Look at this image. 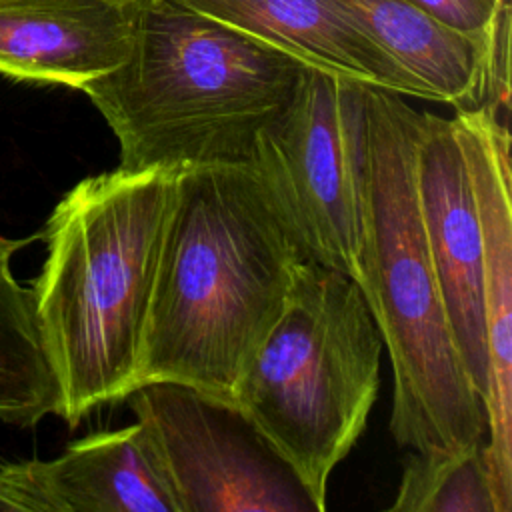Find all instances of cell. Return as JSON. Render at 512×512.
Segmentation results:
<instances>
[{
  "label": "cell",
  "instance_id": "obj_1",
  "mask_svg": "<svg viewBox=\"0 0 512 512\" xmlns=\"http://www.w3.org/2000/svg\"><path fill=\"white\" fill-rule=\"evenodd\" d=\"M304 256L250 166L180 170L154 272L138 386L178 382L230 400L278 322Z\"/></svg>",
  "mask_w": 512,
  "mask_h": 512
},
{
  "label": "cell",
  "instance_id": "obj_2",
  "mask_svg": "<svg viewBox=\"0 0 512 512\" xmlns=\"http://www.w3.org/2000/svg\"><path fill=\"white\" fill-rule=\"evenodd\" d=\"M420 110L360 84L358 284L394 376L390 432L416 452L486 442V404L448 326L420 218L414 142Z\"/></svg>",
  "mask_w": 512,
  "mask_h": 512
},
{
  "label": "cell",
  "instance_id": "obj_3",
  "mask_svg": "<svg viewBox=\"0 0 512 512\" xmlns=\"http://www.w3.org/2000/svg\"><path fill=\"white\" fill-rule=\"evenodd\" d=\"M176 174L124 170L70 188L46 220V260L32 302L70 428L124 402L138 362Z\"/></svg>",
  "mask_w": 512,
  "mask_h": 512
},
{
  "label": "cell",
  "instance_id": "obj_4",
  "mask_svg": "<svg viewBox=\"0 0 512 512\" xmlns=\"http://www.w3.org/2000/svg\"><path fill=\"white\" fill-rule=\"evenodd\" d=\"M306 64L166 0H140L126 58L82 92L120 146V168L248 166L254 140Z\"/></svg>",
  "mask_w": 512,
  "mask_h": 512
},
{
  "label": "cell",
  "instance_id": "obj_5",
  "mask_svg": "<svg viewBox=\"0 0 512 512\" xmlns=\"http://www.w3.org/2000/svg\"><path fill=\"white\" fill-rule=\"evenodd\" d=\"M382 338L358 284L308 256L230 402L288 464L316 510L362 436L380 386Z\"/></svg>",
  "mask_w": 512,
  "mask_h": 512
},
{
  "label": "cell",
  "instance_id": "obj_6",
  "mask_svg": "<svg viewBox=\"0 0 512 512\" xmlns=\"http://www.w3.org/2000/svg\"><path fill=\"white\" fill-rule=\"evenodd\" d=\"M360 84L306 66L290 102L258 132L248 164L304 254L352 280Z\"/></svg>",
  "mask_w": 512,
  "mask_h": 512
},
{
  "label": "cell",
  "instance_id": "obj_7",
  "mask_svg": "<svg viewBox=\"0 0 512 512\" xmlns=\"http://www.w3.org/2000/svg\"><path fill=\"white\" fill-rule=\"evenodd\" d=\"M126 402L178 512H318L288 464L230 402L148 382Z\"/></svg>",
  "mask_w": 512,
  "mask_h": 512
},
{
  "label": "cell",
  "instance_id": "obj_8",
  "mask_svg": "<svg viewBox=\"0 0 512 512\" xmlns=\"http://www.w3.org/2000/svg\"><path fill=\"white\" fill-rule=\"evenodd\" d=\"M482 228L488 356V438L498 512L512 510V170L508 116L490 106L456 110Z\"/></svg>",
  "mask_w": 512,
  "mask_h": 512
},
{
  "label": "cell",
  "instance_id": "obj_9",
  "mask_svg": "<svg viewBox=\"0 0 512 512\" xmlns=\"http://www.w3.org/2000/svg\"><path fill=\"white\" fill-rule=\"evenodd\" d=\"M414 178L426 244L452 340L472 386L486 404L482 228L454 118L420 110L414 142Z\"/></svg>",
  "mask_w": 512,
  "mask_h": 512
},
{
  "label": "cell",
  "instance_id": "obj_10",
  "mask_svg": "<svg viewBox=\"0 0 512 512\" xmlns=\"http://www.w3.org/2000/svg\"><path fill=\"white\" fill-rule=\"evenodd\" d=\"M0 512H178L138 422L0 464Z\"/></svg>",
  "mask_w": 512,
  "mask_h": 512
},
{
  "label": "cell",
  "instance_id": "obj_11",
  "mask_svg": "<svg viewBox=\"0 0 512 512\" xmlns=\"http://www.w3.org/2000/svg\"><path fill=\"white\" fill-rule=\"evenodd\" d=\"M138 4L0 0V74L82 90L128 54Z\"/></svg>",
  "mask_w": 512,
  "mask_h": 512
},
{
  "label": "cell",
  "instance_id": "obj_12",
  "mask_svg": "<svg viewBox=\"0 0 512 512\" xmlns=\"http://www.w3.org/2000/svg\"><path fill=\"white\" fill-rule=\"evenodd\" d=\"M256 36L322 72L430 100L332 0H166Z\"/></svg>",
  "mask_w": 512,
  "mask_h": 512
},
{
  "label": "cell",
  "instance_id": "obj_13",
  "mask_svg": "<svg viewBox=\"0 0 512 512\" xmlns=\"http://www.w3.org/2000/svg\"><path fill=\"white\" fill-rule=\"evenodd\" d=\"M338 10L398 66L430 100L456 110L488 106L490 52L408 0H332Z\"/></svg>",
  "mask_w": 512,
  "mask_h": 512
},
{
  "label": "cell",
  "instance_id": "obj_14",
  "mask_svg": "<svg viewBox=\"0 0 512 512\" xmlns=\"http://www.w3.org/2000/svg\"><path fill=\"white\" fill-rule=\"evenodd\" d=\"M30 242L0 236V422L34 426L58 416L60 392L46 358L32 290L12 272V256Z\"/></svg>",
  "mask_w": 512,
  "mask_h": 512
},
{
  "label": "cell",
  "instance_id": "obj_15",
  "mask_svg": "<svg viewBox=\"0 0 512 512\" xmlns=\"http://www.w3.org/2000/svg\"><path fill=\"white\" fill-rule=\"evenodd\" d=\"M390 512H498L486 442L406 456Z\"/></svg>",
  "mask_w": 512,
  "mask_h": 512
},
{
  "label": "cell",
  "instance_id": "obj_16",
  "mask_svg": "<svg viewBox=\"0 0 512 512\" xmlns=\"http://www.w3.org/2000/svg\"><path fill=\"white\" fill-rule=\"evenodd\" d=\"M438 22L480 40L490 52L488 106H510V0H408Z\"/></svg>",
  "mask_w": 512,
  "mask_h": 512
},
{
  "label": "cell",
  "instance_id": "obj_17",
  "mask_svg": "<svg viewBox=\"0 0 512 512\" xmlns=\"http://www.w3.org/2000/svg\"><path fill=\"white\" fill-rule=\"evenodd\" d=\"M122 2H128V4H138L140 0H122Z\"/></svg>",
  "mask_w": 512,
  "mask_h": 512
}]
</instances>
